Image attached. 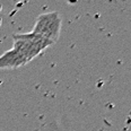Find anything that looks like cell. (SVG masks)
Returning <instances> with one entry per match:
<instances>
[{"label":"cell","mask_w":131,"mask_h":131,"mask_svg":"<svg viewBox=\"0 0 131 131\" xmlns=\"http://www.w3.org/2000/svg\"><path fill=\"white\" fill-rule=\"evenodd\" d=\"M13 49L19 52L28 62L40 56L54 43L33 32L13 35Z\"/></svg>","instance_id":"1"},{"label":"cell","mask_w":131,"mask_h":131,"mask_svg":"<svg viewBox=\"0 0 131 131\" xmlns=\"http://www.w3.org/2000/svg\"><path fill=\"white\" fill-rule=\"evenodd\" d=\"M62 27V18L57 12L44 13L37 16L35 20L33 33L45 37L46 40L56 43L60 37Z\"/></svg>","instance_id":"2"},{"label":"cell","mask_w":131,"mask_h":131,"mask_svg":"<svg viewBox=\"0 0 131 131\" xmlns=\"http://www.w3.org/2000/svg\"><path fill=\"white\" fill-rule=\"evenodd\" d=\"M27 63L28 61L13 48L0 56V69H17Z\"/></svg>","instance_id":"3"}]
</instances>
